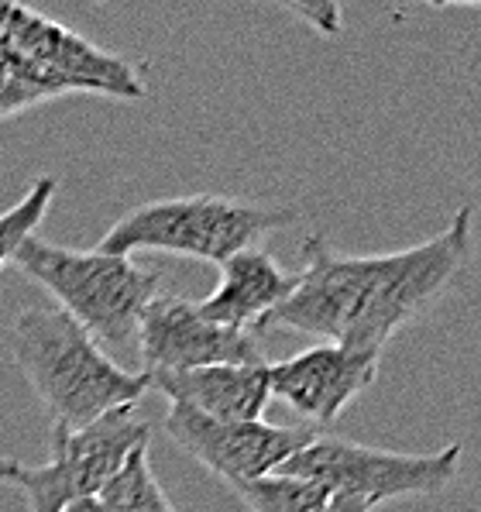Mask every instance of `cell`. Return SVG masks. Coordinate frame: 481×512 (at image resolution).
I'll return each mask as SVG.
<instances>
[{"instance_id": "cell-1", "label": "cell", "mask_w": 481, "mask_h": 512, "mask_svg": "<svg viewBox=\"0 0 481 512\" xmlns=\"http://www.w3.org/2000/svg\"><path fill=\"white\" fill-rule=\"evenodd\" d=\"M475 251V207L413 248L389 255H337L327 238L303 244V272L289 303L272 317L296 334L354 351L382 354L385 344L440 303Z\"/></svg>"}, {"instance_id": "cell-2", "label": "cell", "mask_w": 481, "mask_h": 512, "mask_svg": "<svg viewBox=\"0 0 481 512\" xmlns=\"http://www.w3.org/2000/svg\"><path fill=\"white\" fill-rule=\"evenodd\" d=\"M11 354L31 392L49 409L55 430H83L114 409L138 406L152 389V378L117 365L59 306L18 313Z\"/></svg>"}, {"instance_id": "cell-3", "label": "cell", "mask_w": 481, "mask_h": 512, "mask_svg": "<svg viewBox=\"0 0 481 512\" xmlns=\"http://www.w3.org/2000/svg\"><path fill=\"white\" fill-rule=\"evenodd\" d=\"M296 217L293 207H265L220 193L165 196L117 217L100 238L97 251L121 258L138 251H165V255L224 265L227 258L255 248L268 234L289 227Z\"/></svg>"}, {"instance_id": "cell-4", "label": "cell", "mask_w": 481, "mask_h": 512, "mask_svg": "<svg viewBox=\"0 0 481 512\" xmlns=\"http://www.w3.org/2000/svg\"><path fill=\"white\" fill-rule=\"evenodd\" d=\"M14 265L49 289L62 313L80 324L97 344L131 348L138 344L141 313L159 296V272L141 269L134 258L104 251H73L62 244L28 238Z\"/></svg>"}, {"instance_id": "cell-5", "label": "cell", "mask_w": 481, "mask_h": 512, "mask_svg": "<svg viewBox=\"0 0 481 512\" xmlns=\"http://www.w3.org/2000/svg\"><path fill=\"white\" fill-rule=\"evenodd\" d=\"M461 458L464 444L457 440L430 454H402L320 433L293 461L282 464L279 475L303 478V482L327 488L330 495H358V499L382 506L392 499L440 495L461 471Z\"/></svg>"}, {"instance_id": "cell-6", "label": "cell", "mask_w": 481, "mask_h": 512, "mask_svg": "<svg viewBox=\"0 0 481 512\" xmlns=\"http://www.w3.org/2000/svg\"><path fill=\"white\" fill-rule=\"evenodd\" d=\"M152 444V423L138 406L100 416L83 430L52 427V458L45 464H18L11 485L28 499V512H62L80 499H93L128 464L131 454Z\"/></svg>"}, {"instance_id": "cell-7", "label": "cell", "mask_w": 481, "mask_h": 512, "mask_svg": "<svg viewBox=\"0 0 481 512\" xmlns=\"http://www.w3.org/2000/svg\"><path fill=\"white\" fill-rule=\"evenodd\" d=\"M165 430L193 461L224 478L227 485H244L268 478L293 461L306 444L320 437L313 427H275V423H217L186 406H169Z\"/></svg>"}, {"instance_id": "cell-8", "label": "cell", "mask_w": 481, "mask_h": 512, "mask_svg": "<svg viewBox=\"0 0 481 512\" xmlns=\"http://www.w3.org/2000/svg\"><path fill=\"white\" fill-rule=\"evenodd\" d=\"M138 354L145 375H179L214 365H268L255 334L227 330L200 317L183 296H155L138 324Z\"/></svg>"}, {"instance_id": "cell-9", "label": "cell", "mask_w": 481, "mask_h": 512, "mask_svg": "<svg viewBox=\"0 0 481 512\" xmlns=\"http://www.w3.org/2000/svg\"><path fill=\"white\" fill-rule=\"evenodd\" d=\"M382 354L354 351L341 344H313L293 358L268 361L272 399H282L306 420V427H327L341 420L361 392L378 378Z\"/></svg>"}, {"instance_id": "cell-10", "label": "cell", "mask_w": 481, "mask_h": 512, "mask_svg": "<svg viewBox=\"0 0 481 512\" xmlns=\"http://www.w3.org/2000/svg\"><path fill=\"white\" fill-rule=\"evenodd\" d=\"M296 286L299 272L282 269L262 248H248L220 265L217 289L196 303V310L217 327L258 334L272 327V317L289 303Z\"/></svg>"}, {"instance_id": "cell-11", "label": "cell", "mask_w": 481, "mask_h": 512, "mask_svg": "<svg viewBox=\"0 0 481 512\" xmlns=\"http://www.w3.org/2000/svg\"><path fill=\"white\" fill-rule=\"evenodd\" d=\"M148 378H152V389L169 399V406H186L217 423L265 420V409L272 403L268 365H214Z\"/></svg>"}, {"instance_id": "cell-12", "label": "cell", "mask_w": 481, "mask_h": 512, "mask_svg": "<svg viewBox=\"0 0 481 512\" xmlns=\"http://www.w3.org/2000/svg\"><path fill=\"white\" fill-rule=\"evenodd\" d=\"M97 499L107 512H176L162 482L155 478L152 461H148V447L131 454L128 464L110 478Z\"/></svg>"}, {"instance_id": "cell-13", "label": "cell", "mask_w": 481, "mask_h": 512, "mask_svg": "<svg viewBox=\"0 0 481 512\" xmlns=\"http://www.w3.org/2000/svg\"><path fill=\"white\" fill-rule=\"evenodd\" d=\"M234 492L241 495L248 512H323L330 502L327 488L293 475H279V471L258 482L234 485Z\"/></svg>"}, {"instance_id": "cell-14", "label": "cell", "mask_w": 481, "mask_h": 512, "mask_svg": "<svg viewBox=\"0 0 481 512\" xmlns=\"http://www.w3.org/2000/svg\"><path fill=\"white\" fill-rule=\"evenodd\" d=\"M55 193H59V179L38 176L35 183L28 186V193L21 196L11 210L0 214V269H4L7 262H14L21 244L28 238H35L38 224H42L45 214H49Z\"/></svg>"}, {"instance_id": "cell-15", "label": "cell", "mask_w": 481, "mask_h": 512, "mask_svg": "<svg viewBox=\"0 0 481 512\" xmlns=\"http://www.w3.org/2000/svg\"><path fill=\"white\" fill-rule=\"evenodd\" d=\"M296 18L310 21V28H317L320 35H337L341 31V7L337 4H286Z\"/></svg>"}, {"instance_id": "cell-16", "label": "cell", "mask_w": 481, "mask_h": 512, "mask_svg": "<svg viewBox=\"0 0 481 512\" xmlns=\"http://www.w3.org/2000/svg\"><path fill=\"white\" fill-rule=\"evenodd\" d=\"M378 506L368 499H358V495H330L327 509L323 512H375Z\"/></svg>"}, {"instance_id": "cell-17", "label": "cell", "mask_w": 481, "mask_h": 512, "mask_svg": "<svg viewBox=\"0 0 481 512\" xmlns=\"http://www.w3.org/2000/svg\"><path fill=\"white\" fill-rule=\"evenodd\" d=\"M62 512H107V509L100 506V499L93 495V499H80V502H73V506H66Z\"/></svg>"}, {"instance_id": "cell-18", "label": "cell", "mask_w": 481, "mask_h": 512, "mask_svg": "<svg viewBox=\"0 0 481 512\" xmlns=\"http://www.w3.org/2000/svg\"><path fill=\"white\" fill-rule=\"evenodd\" d=\"M21 461H11V458H0V482H11L14 471H18Z\"/></svg>"}]
</instances>
